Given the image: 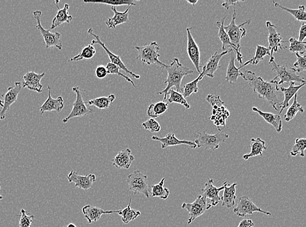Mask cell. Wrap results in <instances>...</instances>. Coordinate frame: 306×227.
Listing matches in <instances>:
<instances>
[{"instance_id": "obj_1", "label": "cell", "mask_w": 306, "mask_h": 227, "mask_svg": "<svg viewBox=\"0 0 306 227\" xmlns=\"http://www.w3.org/2000/svg\"><path fill=\"white\" fill-rule=\"evenodd\" d=\"M240 76L247 82L254 93L257 94L259 98L268 101L272 108L276 111H279V107H281V103L279 100L278 81L272 80L265 81L261 77H258L252 71L246 70L240 72Z\"/></svg>"}, {"instance_id": "obj_2", "label": "cell", "mask_w": 306, "mask_h": 227, "mask_svg": "<svg viewBox=\"0 0 306 227\" xmlns=\"http://www.w3.org/2000/svg\"><path fill=\"white\" fill-rule=\"evenodd\" d=\"M170 64L167 65L165 69L167 71V77L164 83L167 84L165 89L162 91L159 92L158 95H163V101L167 100L168 92L170 89L175 86L178 93H181L182 81L184 76L194 74V71L189 67H185L180 63L179 59L175 58L170 60Z\"/></svg>"}, {"instance_id": "obj_3", "label": "cell", "mask_w": 306, "mask_h": 227, "mask_svg": "<svg viewBox=\"0 0 306 227\" xmlns=\"http://www.w3.org/2000/svg\"><path fill=\"white\" fill-rule=\"evenodd\" d=\"M206 100L213 108L209 119L218 128L219 131H221L219 127L225 126L226 120L230 117V113L224 105L225 103L221 100L220 96L209 95L206 96Z\"/></svg>"}, {"instance_id": "obj_4", "label": "cell", "mask_w": 306, "mask_h": 227, "mask_svg": "<svg viewBox=\"0 0 306 227\" xmlns=\"http://www.w3.org/2000/svg\"><path fill=\"white\" fill-rule=\"evenodd\" d=\"M136 49L139 52L137 59L141 60L143 64L149 65V66L155 64L160 66L161 68L160 74L163 73L167 65L162 63L159 60V57H160V55L159 54L160 48L156 42H151L150 44L141 46V47L136 46Z\"/></svg>"}, {"instance_id": "obj_5", "label": "cell", "mask_w": 306, "mask_h": 227, "mask_svg": "<svg viewBox=\"0 0 306 227\" xmlns=\"http://www.w3.org/2000/svg\"><path fill=\"white\" fill-rule=\"evenodd\" d=\"M127 183L130 193L132 195L141 194L147 199L150 198V190L149 187L148 176L139 170H135L127 176Z\"/></svg>"}, {"instance_id": "obj_6", "label": "cell", "mask_w": 306, "mask_h": 227, "mask_svg": "<svg viewBox=\"0 0 306 227\" xmlns=\"http://www.w3.org/2000/svg\"><path fill=\"white\" fill-rule=\"evenodd\" d=\"M196 135L197 137L194 143L197 148L212 149L213 151L219 149V144L224 143L228 139V135L221 132V130L213 135L209 134L203 130L197 132Z\"/></svg>"}, {"instance_id": "obj_7", "label": "cell", "mask_w": 306, "mask_h": 227, "mask_svg": "<svg viewBox=\"0 0 306 227\" xmlns=\"http://www.w3.org/2000/svg\"><path fill=\"white\" fill-rule=\"evenodd\" d=\"M236 18H237V13H236L235 7L234 6L232 21H231L230 25L224 26V29H225L226 33H227L228 38H230L231 43L237 49L238 53L242 54L241 53V40L246 36V30L243 26L249 25L250 21L245 22V23L241 24L240 25H237L235 23Z\"/></svg>"}, {"instance_id": "obj_8", "label": "cell", "mask_w": 306, "mask_h": 227, "mask_svg": "<svg viewBox=\"0 0 306 227\" xmlns=\"http://www.w3.org/2000/svg\"><path fill=\"white\" fill-rule=\"evenodd\" d=\"M271 64L272 71L277 74V76L272 80L276 81L278 78L280 79V81H278L279 85L285 83H291V82L305 84V79L296 74L295 68L289 67L288 65H279L276 64L275 61L272 62Z\"/></svg>"}, {"instance_id": "obj_9", "label": "cell", "mask_w": 306, "mask_h": 227, "mask_svg": "<svg viewBox=\"0 0 306 227\" xmlns=\"http://www.w3.org/2000/svg\"><path fill=\"white\" fill-rule=\"evenodd\" d=\"M33 18L37 21L36 28L41 33L45 43L46 48L56 47L58 49L62 50L63 45L61 41L62 35L59 32H52L50 30H46L42 25V12L35 11L33 13Z\"/></svg>"}, {"instance_id": "obj_10", "label": "cell", "mask_w": 306, "mask_h": 227, "mask_svg": "<svg viewBox=\"0 0 306 227\" xmlns=\"http://www.w3.org/2000/svg\"><path fill=\"white\" fill-rule=\"evenodd\" d=\"M211 204L203 195L198 196L197 199L192 203H183L182 208L185 209L189 214L187 224H191L195 219L203 215L207 210L211 209Z\"/></svg>"}, {"instance_id": "obj_11", "label": "cell", "mask_w": 306, "mask_h": 227, "mask_svg": "<svg viewBox=\"0 0 306 227\" xmlns=\"http://www.w3.org/2000/svg\"><path fill=\"white\" fill-rule=\"evenodd\" d=\"M72 91L75 93L76 99L74 101L71 112L67 117L62 120L64 123H67L73 118L84 117L93 113V110L86 105L80 88L78 86H74L72 88Z\"/></svg>"}, {"instance_id": "obj_12", "label": "cell", "mask_w": 306, "mask_h": 227, "mask_svg": "<svg viewBox=\"0 0 306 227\" xmlns=\"http://www.w3.org/2000/svg\"><path fill=\"white\" fill-rule=\"evenodd\" d=\"M233 212L238 217H245L254 214L255 212L271 216V213L259 208L247 196H242L238 200L237 206L233 209Z\"/></svg>"}, {"instance_id": "obj_13", "label": "cell", "mask_w": 306, "mask_h": 227, "mask_svg": "<svg viewBox=\"0 0 306 227\" xmlns=\"http://www.w3.org/2000/svg\"><path fill=\"white\" fill-rule=\"evenodd\" d=\"M88 34L93 36V37L95 39V40L91 41V45H101V47H102L103 49H104L106 53H107L108 57V58H109L110 62H111V63L117 65V66L120 67V69H122L123 71H124L125 72V73L129 74L130 76H131L132 77H134V78H136L137 79H141V76H140L139 75L134 74L133 72H132L131 71H130V70L127 69L126 66H125L124 62H122L121 57L119 56V55L114 54V53L110 51V50L108 49L107 47H106L105 43L102 42V41L101 40L100 36H99L97 34H95V33L93 32V30L92 28L88 29Z\"/></svg>"}, {"instance_id": "obj_14", "label": "cell", "mask_w": 306, "mask_h": 227, "mask_svg": "<svg viewBox=\"0 0 306 227\" xmlns=\"http://www.w3.org/2000/svg\"><path fill=\"white\" fill-rule=\"evenodd\" d=\"M266 26L269 31L268 41L269 50L270 52L269 64L275 61L274 57V53L278 52L279 50L283 49L282 43L285 42L282 40L280 33L277 31V26L272 24L271 22L267 21Z\"/></svg>"}, {"instance_id": "obj_15", "label": "cell", "mask_w": 306, "mask_h": 227, "mask_svg": "<svg viewBox=\"0 0 306 227\" xmlns=\"http://www.w3.org/2000/svg\"><path fill=\"white\" fill-rule=\"evenodd\" d=\"M21 82H15L14 86L8 88L6 93L2 94V96L4 97V100L3 108L0 111V120L6 119V113L10 110L11 105L17 101L18 96L21 93Z\"/></svg>"}, {"instance_id": "obj_16", "label": "cell", "mask_w": 306, "mask_h": 227, "mask_svg": "<svg viewBox=\"0 0 306 227\" xmlns=\"http://www.w3.org/2000/svg\"><path fill=\"white\" fill-rule=\"evenodd\" d=\"M193 27L187 28V51L188 56L190 60L194 64L195 68L199 74H201V65H200V60H201V52L198 45L193 38L191 30Z\"/></svg>"}, {"instance_id": "obj_17", "label": "cell", "mask_w": 306, "mask_h": 227, "mask_svg": "<svg viewBox=\"0 0 306 227\" xmlns=\"http://www.w3.org/2000/svg\"><path fill=\"white\" fill-rule=\"evenodd\" d=\"M227 182H224V184L220 187H216L214 185L213 179L208 178L207 180L203 189H202V193L207 200H209V203L212 207L218 206L219 202L221 200V197L219 196V193L225 189V185Z\"/></svg>"}, {"instance_id": "obj_18", "label": "cell", "mask_w": 306, "mask_h": 227, "mask_svg": "<svg viewBox=\"0 0 306 227\" xmlns=\"http://www.w3.org/2000/svg\"><path fill=\"white\" fill-rule=\"evenodd\" d=\"M67 180L69 183H74V187L79 189L87 191L92 187L93 184L95 182L96 176L93 173L86 176L78 174L74 171H71L67 175Z\"/></svg>"}, {"instance_id": "obj_19", "label": "cell", "mask_w": 306, "mask_h": 227, "mask_svg": "<svg viewBox=\"0 0 306 227\" xmlns=\"http://www.w3.org/2000/svg\"><path fill=\"white\" fill-rule=\"evenodd\" d=\"M45 76V72L42 74L35 73L34 71L27 72L23 76V83L22 86L29 90L37 92L38 93H42L43 84L41 81Z\"/></svg>"}, {"instance_id": "obj_20", "label": "cell", "mask_w": 306, "mask_h": 227, "mask_svg": "<svg viewBox=\"0 0 306 227\" xmlns=\"http://www.w3.org/2000/svg\"><path fill=\"white\" fill-rule=\"evenodd\" d=\"M226 16L221 19V22H217L216 25L218 28V36L220 39L221 43H222V52L225 51H232L234 50L236 53V58H237L238 61L240 64L242 63V55L238 53V50L231 43L230 38L226 33L225 29H224V23Z\"/></svg>"}, {"instance_id": "obj_21", "label": "cell", "mask_w": 306, "mask_h": 227, "mask_svg": "<svg viewBox=\"0 0 306 227\" xmlns=\"http://www.w3.org/2000/svg\"><path fill=\"white\" fill-rule=\"evenodd\" d=\"M49 89V95L47 100L43 103L40 108L41 115H43L45 112H61L64 108V100L62 96H59L57 98H53L51 96V88L47 86Z\"/></svg>"}, {"instance_id": "obj_22", "label": "cell", "mask_w": 306, "mask_h": 227, "mask_svg": "<svg viewBox=\"0 0 306 227\" xmlns=\"http://www.w3.org/2000/svg\"><path fill=\"white\" fill-rule=\"evenodd\" d=\"M151 139L160 142L162 149H166L168 147L181 146V145H187L193 149L197 148L196 144L194 142L178 139L175 136L174 133H169L163 137L154 136L151 137Z\"/></svg>"}, {"instance_id": "obj_23", "label": "cell", "mask_w": 306, "mask_h": 227, "mask_svg": "<svg viewBox=\"0 0 306 227\" xmlns=\"http://www.w3.org/2000/svg\"><path fill=\"white\" fill-rule=\"evenodd\" d=\"M231 52L225 51L219 53L217 51L214 53L213 56L209 58L206 66L202 67V71L201 72L202 78L203 79L205 76L208 77L209 78H214V74H215L217 70L221 67L219 66V63L221 58Z\"/></svg>"}, {"instance_id": "obj_24", "label": "cell", "mask_w": 306, "mask_h": 227, "mask_svg": "<svg viewBox=\"0 0 306 227\" xmlns=\"http://www.w3.org/2000/svg\"><path fill=\"white\" fill-rule=\"evenodd\" d=\"M84 217L87 219L89 223L97 222L101 219L103 214H118L120 210H113V211H106L100 207L91 206L90 204L86 205L82 209Z\"/></svg>"}, {"instance_id": "obj_25", "label": "cell", "mask_w": 306, "mask_h": 227, "mask_svg": "<svg viewBox=\"0 0 306 227\" xmlns=\"http://www.w3.org/2000/svg\"><path fill=\"white\" fill-rule=\"evenodd\" d=\"M135 160L131 149L125 148L119 152L117 156L111 161L113 165L119 169H129Z\"/></svg>"}, {"instance_id": "obj_26", "label": "cell", "mask_w": 306, "mask_h": 227, "mask_svg": "<svg viewBox=\"0 0 306 227\" xmlns=\"http://www.w3.org/2000/svg\"><path fill=\"white\" fill-rule=\"evenodd\" d=\"M56 4V6L59 10H58L57 13L55 18L53 19L52 22V25L50 26V30H54L61 26L64 23H70L71 21L73 20V16L70 15L68 13V11L70 8L69 4H66L62 9L59 8V4L60 1H56L54 2Z\"/></svg>"}, {"instance_id": "obj_27", "label": "cell", "mask_w": 306, "mask_h": 227, "mask_svg": "<svg viewBox=\"0 0 306 227\" xmlns=\"http://www.w3.org/2000/svg\"><path fill=\"white\" fill-rule=\"evenodd\" d=\"M131 6L127 7L124 12H119L116 7H112L111 9L114 12V16L107 19L105 22L106 25L110 29H114L117 26L122 24L126 23L129 21V11Z\"/></svg>"}, {"instance_id": "obj_28", "label": "cell", "mask_w": 306, "mask_h": 227, "mask_svg": "<svg viewBox=\"0 0 306 227\" xmlns=\"http://www.w3.org/2000/svg\"><path fill=\"white\" fill-rule=\"evenodd\" d=\"M289 84H290V85H289L288 88H283V86L279 88L280 91L283 93L284 101L281 103V110L279 111V115L281 114V113L283 112V111L285 110V108L289 107V101H290L291 99L297 94L298 91H299L301 88H302L305 84V83H302L299 84V85L295 86V82H291V83Z\"/></svg>"}, {"instance_id": "obj_29", "label": "cell", "mask_w": 306, "mask_h": 227, "mask_svg": "<svg viewBox=\"0 0 306 227\" xmlns=\"http://www.w3.org/2000/svg\"><path fill=\"white\" fill-rule=\"evenodd\" d=\"M237 183H234L233 184H227L225 185L224 189V193L221 200H222L223 207H227V208H233L235 207V200L237 199L236 196V187L237 186Z\"/></svg>"}, {"instance_id": "obj_30", "label": "cell", "mask_w": 306, "mask_h": 227, "mask_svg": "<svg viewBox=\"0 0 306 227\" xmlns=\"http://www.w3.org/2000/svg\"><path fill=\"white\" fill-rule=\"evenodd\" d=\"M266 149L267 147L264 140L260 137L252 138L251 139V152L243 155V159L245 161H247L251 158H256L258 156H262L264 151Z\"/></svg>"}, {"instance_id": "obj_31", "label": "cell", "mask_w": 306, "mask_h": 227, "mask_svg": "<svg viewBox=\"0 0 306 227\" xmlns=\"http://www.w3.org/2000/svg\"><path fill=\"white\" fill-rule=\"evenodd\" d=\"M252 110L253 112L257 113L258 114L263 118L265 121L275 128L277 132L278 133L281 132L282 129H283V125H282L280 115L273 114L271 113L262 112V111L259 110L256 107H253Z\"/></svg>"}, {"instance_id": "obj_32", "label": "cell", "mask_w": 306, "mask_h": 227, "mask_svg": "<svg viewBox=\"0 0 306 227\" xmlns=\"http://www.w3.org/2000/svg\"><path fill=\"white\" fill-rule=\"evenodd\" d=\"M230 62L226 70L225 77L226 81L231 84L237 83L238 77L240 76V72L238 67H236L235 62L236 57L235 51L232 50L231 53Z\"/></svg>"}, {"instance_id": "obj_33", "label": "cell", "mask_w": 306, "mask_h": 227, "mask_svg": "<svg viewBox=\"0 0 306 227\" xmlns=\"http://www.w3.org/2000/svg\"><path fill=\"white\" fill-rule=\"evenodd\" d=\"M131 201L132 199H130L127 206L124 209H120V212L118 213L121 217V220L124 224H129L130 222L134 221L141 215V212L131 208Z\"/></svg>"}, {"instance_id": "obj_34", "label": "cell", "mask_w": 306, "mask_h": 227, "mask_svg": "<svg viewBox=\"0 0 306 227\" xmlns=\"http://www.w3.org/2000/svg\"><path fill=\"white\" fill-rule=\"evenodd\" d=\"M168 109V103L165 101H159L156 103H151L147 110V116L150 117L151 119H155L156 118L160 117V115L167 112Z\"/></svg>"}, {"instance_id": "obj_35", "label": "cell", "mask_w": 306, "mask_h": 227, "mask_svg": "<svg viewBox=\"0 0 306 227\" xmlns=\"http://www.w3.org/2000/svg\"><path fill=\"white\" fill-rule=\"evenodd\" d=\"M116 96L111 94L108 96H101V97L91 99L88 100V104L90 106H94L100 110H105L110 107V104L115 100Z\"/></svg>"}, {"instance_id": "obj_36", "label": "cell", "mask_w": 306, "mask_h": 227, "mask_svg": "<svg viewBox=\"0 0 306 227\" xmlns=\"http://www.w3.org/2000/svg\"><path fill=\"white\" fill-rule=\"evenodd\" d=\"M266 56L270 57V52L268 48L265 47L264 46L257 45L255 57L252 58V59H250L248 61L242 65V66L238 67V68L240 70L249 64L257 65L260 62L262 61Z\"/></svg>"}, {"instance_id": "obj_37", "label": "cell", "mask_w": 306, "mask_h": 227, "mask_svg": "<svg viewBox=\"0 0 306 227\" xmlns=\"http://www.w3.org/2000/svg\"><path fill=\"white\" fill-rule=\"evenodd\" d=\"M165 178H163L158 184L151 185V195L152 197H158L162 200H167L169 197L170 190L164 187Z\"/></svg>"}, {"instance_id": "obj_38", "label": "cell", "mask_w": 306, "mask_h": 227, "mask_svg": "<svg viewBox=\"0 0 306 227\" xmlns=\"http://www.w3.org/2000/svg\"><path fill=\"white\" fill-rule=\"evenodd\" d=\"M273 2L274 6L276 7H278V8L283 9V10L288 12L289 13L292 14L294 18H295L296 21H301L302 22V23H305L306 21V13L304 6H300L298 7L297 9H291L281 6V5L276 3V2Z\"/></svg>"}, {"instance_id": "obj_39", "label": "cell", "mask_w": 306, "mask_h": 227, "mask_svg": "<svg viewBox=\"0 0 306 227\" xmlns=\"http://www.w3.org/2000/svg\"><path fill=\"white\" fill-rule=\"evenodd\" d=\"M303 112H304V109L302 108L299 102H298L297 95H296L294 98L292 105L289 107L286 114L284 115V119L286 122L291 121L296 117L298 113H303Z\"/></svg>"}, {"instance_id": "obj_40", "label": "cell", "mask_w": 306, "mask_h": 227, "mask_svg": "<svg viewBox=\"0 0 306 227\" xmlns=\"http://www.w3.org/2000/svg\"><path fill=\"white\" fill-rule=\"evenodd\" d=\"M96 54V49L93 45H87L85 46L76 56L71 58L69 62H79L84 59H91Z\"/></svg>"}, {"instance_id": "obj_41", "label": "cell", "mask_w": 306, "mask_h": 227, "mask_svg": "<svg viewBox=\"0 0 306 227\" xmlns=\"http://www.w3.org/2000/svg\"><path fill=\"white\" fill-rule=\"evenodd\" d=\"M168 95H169V98L168 99V103H180V104L184 106L186 110H189L190 105L187 100H185L184 96H183L182 93H178L177 91H175L174 89H171L168 92Z\"/></svg>"}, {"instance_id": "obj_42", "label": "cell", "mask_w": 306, "mask_h": 227, "mask_svg": "<svg viewBox=\"0 0 306 227\" xmlns=\"http://www.w3.org/2000/svg\"><path fill=\"white\" fill-rule=\"evenodd\" d=\"M202 79L201 72V74H199V76L197 79H195V80L190 82L189 83L185 84L184 88L182 89L183 96L185 98L189 97L193 93H198V83Z\"/></svg>"}, {"instance_id": "obj_43", "label": "cell", "mask_w": 306, "mask_h": 227, "mask_svg": "<svg viewBox=\"0 0 306 227\" xmlns=\"http://www.w3.org/2000/svg\"><path fill=\"white\" fill-rule=\"evenodd\" d=\"M85 4H104L107 6H111L112 7H117L128 5L129 6H137V2L134 0H109V1L104 2H92V1H83Z\"/></svg>"}, {"instance_id": "obj_44", "label": "cell", "mask_w": 306, "mask_h": 227, "mask_svg": "<svg viewBox=\"0 0 306 227\" xmlns=\"http://www.w3.org/2000/svg\"><path fill=\"white\" fill-rule=\"evenodd\" d=\"M289 51L293 53H298L300 55L305 54L306 43L305 42H300L299 41L294 38L289 39Z\"/></svg>"}, {"instance_id": "obj_45", "label": "cell", "mask_w": 306, "mask_h": 227, "mask_svg": "<svg viewBox=\"0 0 306 227\" xmlns=\"http://www.w3.org/2000/svg\"><path fill=\"white\" fill-rule=\"evenodd\" d=\"M306 149V139L297 138L295 139V143L292 149L290 152L291 155L292 156H297L300 154L301 158L305 156V149Z\"/></svg>"}, {"instance_id": "obj_46", "label": "cell", "mask_w": 306, "mask_h": 227, "mask_svg": "<svg viewBox=\"0 0 306 227\" xmlns=\"http://www.w3.org/2000/svg\"><path fill=\"white\" fill-rule=\"evenodd\" d=\"M106 68L107 69L108 74L117 75V76L124 77L125 80L132 84V85L135 88H136V85L135 84L134 82L132 81V79H130L128 76L122 74L121 72H120V67L117 66V65L112 64L111 62H108L107 66H106Z\"/></svg>"}, {"instance_id": "obj_47", "label": "cell", "mask_w": 306, "mask_h": 227, "mask_svg": "<svg viewBox=\"0 0 306 227\" xmlns=\"http://www.w3.org/2000/svg\"><path fill=\"white\" fill-rule=\"evenodd\" d=\"M34 216L28 214L25 209H22L20 219H19V227H31L33 223Z\"/></svg>"}, {"instance_id": "obj_48", "label": "cell", "mask_w": 306, "mask_h": 227, "mask_svg": "<svg viewBox=\"0 0 306 227\" xmlns=\"http://www.w3.org/2000/svg\"><path fill=\"white\" fill-rule=\"evenodd\" d=\"M142 126L151 133L160 132L161 129L160 123L156 119H151V118L150 119L147 120L146 121L142 123Z\"/></svg>"}, {"instance_id": "obj_49", "label": "cell", "mask_w": 306, "mask_h": 227, "mask_svg": "<svg viewBox=\"0 0 306 227\" xmlns=\"http://www.w3.org/2000/svg\"><path fill=\"white\" fill-rule=\"evenodd\" d=\"M297 60L295 64H294V68L295 69L296 72L300 73V72H305L306 70V55L305 54L300 55L298 53H296Z\"/></svg>"}, {"instance_id": "obj_50", "label": "cell", "mask_w": 306, "mask_h": 227, "mask_svg": "<svg viewBox=\"0 0 306 227\" xmlns=\"http://www.w3.org/2000/svg\"><path fill=\"white\" fill-rule=\"evenodd\" d=\"M95 76L97 77L98 79H102L107 76L108 72L107 68H106V66H103V65H98V66L95 67Z\"/></svg>"}, {"instance_id": "obj_51", "label": "cell", "mask_w": 306, "mask_h": 227, "mask_svg": "<svg viewBox=\"0 0 306 227\" xmlns=\"http://www.w3.org/2000/svg\"><path fill=\"white\" fill-rule=\"evenodd\" d=\"M306 38V25L305 23H302V25L300 28L299 31V38H298V41L300 42H304Z\"/></svg>"}, {"instance_id": "obj_52", "label": "cell", "mask_w": 306, "mask_h": 227, "mask_svg": "<svg viewBox=\"0 0 306 227\" xmlns=\"http://www.w3.org/2000/svg\"><path fill=\"white\" fill-rule=\"evenodd\" d=\"M244 1H231V0H227V1H225L222 4V6L225 7L226 10H228L230 9V7L231 6H237V4L240 3H242Z\"/></svg>"}, {"instance_id": "obj_53", "label": "cell", "mask_w": 306, "mask_h": 227, "mask_svg": "<svg viewBox=\"0 0 306 227\" xmlns=\"http://www.w3.org/2000/svg\"><path fill=\"white\" fill-rule=\"evenodd\" d=\"M254 226L255 223L252 219H245L240 222L238 227H254Z\"/></svg>"}, {"instance_id": "obj_54", "label": "cell", "mask_w": 306, "mask_h": 227, "mask_svg": "<svg viewBox=\"0 0 306 227\" xmlns=\"http://www.w3.org/2000/svg\"><path fill=\"white\" fill-rule=\"evenodd\" d=\"M187 2H188V3L190 4H192L193 6L195 7V5H196L197 4V2H198V0H197V1L194 2L189 1V0H187Z\"/></svg>"}, {"instance_id": "obj_55", "label": "cell", "mask_w": 306, "mask_h": 227, "mask_svg": "<svg viewBox=\"0 0 306 227\" xmlns=\"http://www.w3.org/2000/svg\"><path fill=\"white\" fill-rule=\"evenodd\" d=\"M67 227H76V226L73 223H70Z\"/></svg>"}, {"instance_id": "obj_56", "label": "cell", "mask_w": 306, "mask_h": 227, "mask_svg": "<svg viewBox=\"0 0 306 227\" xmlns=\"http://www.w3.org/2000/svg\"><path fill=\"white\" fill-rule=\"evenodd\" d=\"M2 72H0V74H1ZM3 103H4V101L0 100V107L3 108Z\"/></svg>"}, {"instance_id": "obj_57", "label": "cell", "mask_w": 306, "mask_h": 227, "mask_svg": "<svg viewBox=\"0 0 306 227\" xmlns=\"http://www.w3.org/2000/svg\"><path fill=\"white\" fill-rule=\"evenodd\" d=\"M0 190H1V186H0ZM3 199H4L3 196H2L1 195H0V200H2Z\"/></svg>"}]
</instances>
